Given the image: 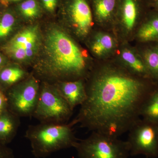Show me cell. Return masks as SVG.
<instances>
[{
	"instance_id": "obj_26",
	"label": "cell",
	"mask_w": 158,
	"mask_h": 158,
	"mask_svg": "<svg viewBox=\"0 0 158 158\" xmlns=\"http://www.w3.org/2000/svg\"><path fill=\"white\" fill-rule=\"evenodd\" d=\"M6 60L2 55L0 54V70L6 66Z\"/></svg>"
},
{
	"instance_id": "obj_27",
	"label": "cell",
	"mask_w": 158,
	"mask_h": 158,
	"mask_svg": "<svg viewBox=\"0 0 158 158\" xmlns=\"http://www.w3.org/2000/svg\"><path fill=\"white\" fill-rule=\"evenodd\" d=\"M23 1V0H4V6L7 7L10 2H15Z\"/></svg>"
},
{
	"instance_id": "obj_15",
	"label": "cell",
	"mask_w": 158,
	"mask_h": 158,
	"mask_svg": "<svg viewBox=\"0 0 158 158\" xmlns=\"http://www.w3.org/2000/svg\"><path fill=\"white\" fill-rule=\"evenodd\" d=\"M115 39L110 34L99 33L94 37L91 42V51L98 58H103L110 55L116 47Z\"/></svg>"
},
{
	"instance_id": "obj_20",
	"label": "cell",
	"mask_w": 158,
	"mask_h": 158,
	"mask_svg": "<svg viewBox=\"0 0 158 158\" xmlns=\"http://www.w3.org/2000/svg\"><path fill=\"white\" fill-rule=\"evenodd\" d=\"M116 0H95L94 2L95 16L98 22L103 23L112 16Z\"/></svg>"
},
{
	"instance_id": "obj_6",
	"label": "cell",
	"mask_w": 158,
	"mask_h": 158,
	"mask_svg": "<svg viewBox=\"0 0 158 158\" xmlns=\"http://www.w3.org/2000/svg\"><path fill=\"white\" fill-rule=\"evenodd\" d=\"M40 83L33 75L9 88L6 93L9 110L19 117H32L37 105Z\"/></svg>"
},
{
	"instance_id": "obj_12",
	"label": "cell",
	"mask_w": 158,
	"mask_h": 158,
	"mask_svg": "<svg viewBox=\"0 0 158 158\" xmlns=\"http://www.w3.org/2000/svg\"><path fill=\"white\" fill-rule=\"evenodd\" d=\"M20 125V117L8 110L0 115V143L9 144L15 138Z\"/></svg>"
},
{
	"instance_id": "obj_22",
	"label": "cell",
	"mask_w": 158,
	"mask_h": 158,
	"mask_svg": "<svg viewBox=\"0 0 158 158\" xmlns=\"http://www.w3.org/2000/svg\"><path fill=\"white\" fill-rule=\"evenodd\" d=\"M15 16L11 10L5 11L0 17V40L5 39L11 34L15 25Z\"/></svg>"
},
{
	"instance_id": "obj_7",
	"label": "cell",
	"mask_w": 158,
	"mask_h": 158,
	"mask_svg": "<svg viewBox=\"0 0 158 158\" xmlns=\"http://www.w3.org/2000/svg\"><path fill=\"white\" fill-rule=\"evenodd\" d=\"M127 141L130 155L158 156V124L140 118L130 129Z\"/></svg>"
},
{
	"instance_id": "obj_25",
	"label": "cell",
	"mask_w": 158,
	"mask_h": 158,
	"mask_svg": "<svg viewBox=\"0 0 158 158\" xmlns=\"http://www.w3.org/2000/svg\"><path fill=\"white\" fill-rule=\"evenodd\" d=\"M8 110V99L6 93L0 89V115Z\"/></svg>"
},
{
	"instance_id": "obj_10",
	"label": "cell",
	"mask_w": 158,
	"mask_h": 158,
	"mask_svg": "<svg viewBox=\"0 0 158 158\" xmlns=\"http://www.w3.org/2000/svg\"><path fill=\"white\" fill-rule=\"evenodd\" d=\"M40 42L39 28L37 26H32L18 33L5 45L26 50L39 49Z\"/></svg>"
},
{
	"instance_id": "obj_23",
	"label": "cell",
	"mask_w": 158,
	"mask_h": 158,
	"mask_svg": "<svg viewBox=\"0 0 158 158\" xmlns=\"http://www.w3.org/2000/svg\"><path fill=\"white\" fill-rule=\"evenodd\" d=\"M41 7L49 13H53L56 9L58 0H38Z\"/></svg>"
},
{
	"instance_id": "obj_29",
	"label": "cell",
	"mask_w": 158,
	"mask_h": 158,
	"mask_svg": "<svg viewBox=\"0 0 158 158\" xmlns=\"http://www.w3.org/2000/svg\"><path fill=\"white\" fill-rule=\"evenodd\" d=\"M1 5H1V4H0V6H1ZM0 14H1V7H0ZM0 17H1V15H0Z\"/></svg>"
},
{
	"instance_id": "obj_13",
	"label": "cell",
	"mask_w": 158,
	"mask_h": 158,
	"mask_svg": "<svg viewBox=\"0 0 158 158\" xmlns=\"http://www.w3.org/2000/svg\"><path fill=\"white\" fill-rule=\"evenodd\" d=\"M29 76L27 72L19 65H6L0 70V89L6 92Z\"/></svg>"
},
{
	"instance_id": "obj_18",
	"label": "cell",
	"mask_w": 158,
	"mask_h": 158,
	"mask_svg": "<svg viewBox=\"0 0 158 158\" xmlns=\"http://www.w3.org/2000/svg\"><path fill=\"white\" fill-rule=\"evenodd\" d=\"M141 117L158 124V85L143 105Z\"/></svg>"
},
{
	"instance_id": "obj_17",
	"label": "cell",
	"mask_w": 158,
	"mask_h": 158,
	"mask_svg": "<svg viewBox=\"0 0 158 158\" xmlns=\"http://www.w3.org/2000/svg\"><path fill=\"white\" fill-rule=\"evenodd\" d=\"M138 18V9L135 0H123L122 24L126 31H131L135 27Z\"/></svg>"
},
{
	"instance_id": "obj_9",
	"label": "cell",
	"mask_w": 158,
	"mask_h": 158,
	"mask_svg": "<svg viewBox=\"0 0 158 158\" xmlns=\"http://www.w3.org/2000/svg\"><path fill=\"white\" fill-rule=\"evenodd\" d=\"M85 79L71 81H61L53 83L72 110L81 106L87 98Z\"/></svg>"
},
{
	"instance_id": "obj_3",
	"label": "cell",
	"mask_w": 158,
	"mask_h": 158,
	"mask_svg": "<svg viewBox=\"0 0 158 158\" xmlns=\"http://www.w3.org/2000/svg\"><path fill=\"white\" fill-rule=\"evenodd\" d=\"M74 125L69 123H45L31 125L25 137L30 142L34 157L44 158L54 152L74 148L78 139L74 132Z\"/></svg>"
},
{
	"instance_id": "obj_24",
	"label": "cell",
	"mask_w": 158,
	"mask_h": 158,
	"mask_svg": "<svg viewBox=\"0 0 158 158\" xmlns=\"http://www.w3.org/2000/svg\"><path fill=\"white\" fill-rule=\"evenodd\" d=\"M0 158H14L12 150L7 145L0 143Z\"/></svg>"
},
{
	"instance_id": "obj_1",
	"label": "cell",
	"mask_w": 158,
	"mask_h": 158,
	"mask_svg": "<svg viewBox=\"0 0 158 158\" xmlns=\"http://www.w3.org/2000/svg\"><path fill=\"white\" fill-rule=\"evenodd\" d=\"M88 77L87 98L71 122L115 138L141 118L143 105L158 85L118 65H101Z\"/></svg>"
},
{
	"instance_id": "obj_11",
	"label": "cell",
	"mask_w": 158,
	"mask_h": 158,
	"mask_svg": "<svg viewBox=\"0 0 158 158\" xmlns=\"http://www.w3.org/2000/svg\"><path fill=\"white\" fill-rule=\"evenodd\" d=\"M120 58L122 67L129 72L140 77L152 80L140 54L130 49L125 48L121 51Z\"/></svg>"
},
{
	"instance_id": "obj_2",
	"label": "cell",
	"mask_w": 158,
	"mask_h": 158,
	"mask_svg": "<svg viewBox=\"0 0 158 158\" xmlns=\"http://www.w3.org/2000/svg\"><path fill=\"white\" fill-rule=\"evenodd\" d=\"M45 60L35 67L37 76L51 83L88 77L90 67L81 48L65 31L49 28L44 43Z\"/></svg>"
},
{
	"instance_id": "obj_16",
	"label": "cell",
	"mask_w": 158,
	"mask_h": 158,
	"mask_svg": "<svg viewBox=\"0 0 158 158\" xmlns=\"http://www.w3.org/2000/svg\"><path fill=\"white\" fill-rule=\"evenodd\" d=\"M137 37L143 43H158V15H153L141 23L137 33Z\"/></svg>"
},
{
	"instance_id": "obj_4",
	"label": "cell",
	"mask_w": 158,
	"mask_h": 158,
	"mask_svg": "<svg viewBox=\"0 0 158 158\" xmlns=\"http://www.w3.org/2000/svg\"><path fill=\"white\" fill-rule=\"evenodd\" d=\"M53 83L43 81L32 117L40 123H66L73 113Z\"/></svg>"
},
{
	"instance_id": "obj_21",
	"label": "cell",
	"mask_w": 158,
	"mask_h": 158,
	"mask_svg": "<svg viewBox=\"0 0 158 158\" xmlns=\"http://www.w3.org/2000/svg\"><path fill=\"white\" fill-rule=\"evenodd\" d=\"M3 49L11 59L17 62H26L35 56L38 49L26 50L21 48L12 47L5 45Z\"/></svg>"
},
{
	"instance_id": "obj_8",
	"label": "cell",
	"mask_w": 158,
	"mask_h": 158,
	"mask_svg": "<svg viewBox=\"0 0 158 158\" xmlns=\"http://www.w3.org/2000/svg\"><path fill=\"white\" fill-rule=\"evenodd\" d=\"M67 13L71 25L77 36L86 37L92 24V14L86 0H71Z\"/></svg>"
},
{
	"instance_id": "obj_14",
	"label": "cell",
	"mask_w": 158,
	"mask_h": 158,
	"mask_svg": "<svg viewBox=\"0 0 158 158\" xmlns=\"http://www.w3.org/2000/svg\"><path fill=\"white\" fill-rule=\"evenodd\" d=\"M146 46L140 53L151 78L158 85V43H144Z\"/></svg>"
},
{
	"instance_id": "obj_5",
	"label": "cell",
	"mask_w": 158,
	"mask_h": 158,
	"mask_svg": "<svg viewBox=\"0 0 158 158\" xmlns=\"http://www.w3.org/2000/svg\"><path fill=\"white\" fill-rule=\"evenodd\" d=\"M74 148L79 158H127L130 155L127 141L95 131L78 140Z\"/></svg>"
},
{
	"instance_id": "obj_28",
	"label": "cell",
	"mask_w": 158,
	"mask_h": 158,
	"mask_svg": "<svg viewBox=\"0 0 158 158\" xmlns=\"http://www.w3.org/2000/svg\"><path fill=\"white\" fill-rule=\"evenodd\" d=\"M156 6L157 7L158 9V0H157L156 2Z\"/></svg>"
},
{
	"instance_id": "obj_19",
	"label": "cell",
	"mask_w": 158,
	"mask_h": 158,
	"mask_svg": "<svg viewBox=\"0 0 158 158\" xmlns=\"http://www.w3.org/2000/svg\"><path fill=\"white\" fill-rule=\"evenodd\" d=\"M17 9L24 18L34 20L40 16L42 7L38 0H23L18 5Z\"/></svg>"
}]
</instances>
